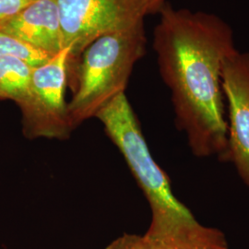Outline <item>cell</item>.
<instances>
[{
    "instance_id": "cell-1",
    "label": "cell",
    "mask_w": 249,
    "mask_h": 249,
    "mask_svg": "<svg viewBox=\"0 0 249 249\" xmlns=\"http://www.w3.org/2000/svg\"><path fill=\"white\" fill-rule=\"evenodd\" d=\"M153 47L171 91L178 129L196 158L227 161L223 64L237 50L231 27L220 16L165 3L159 10Z\"/></svg>"
},
{
    "instance_id": "cell-2",
    "label": "cell",
    "mask_w": 249,
    "mask_h": 249,
    "mask_svg": "<svg viewBox=\"0 0 249 249\" xmlns=\"http://www.w3.org/2000/svg\"><path fill=\"white\" fill-rule=\"evenodd\" d=\"M95 117L122 153L149 203L151 219L143 234L146 240L161 249H215L226 243L223 231L201 224L174 195L169 178L153 159L124 92Z\"/></svg>"
},
{
    "instance_id": "cell-3",
    "label": "cell",
    "mask_w": 249,
    "mask_h": 249,
    "mask_svg": "<svg viewBox=\"0 0 249 249\" xmlns=\"http://www.w3.org/2000/svg\"><path fill=\"white\" fill-rule=\"evenodd\" d=\"M146 42L143 18L100 36L82 51L72 80L73 97L68 104L72 130L124 93L135 64L145 54Z\"/></svg>"
},
{
    "instance_id": "cell-4",
    "label": "cell",
    "mask_w": 249,
    "mask_h": 249,
    "mask_svg": "<svg viewBox=\"0 0 249 249\" xmlns=\"http://www.w3.org/2000/svg\"><path fill=\"white\" fill-rule=\"evenodd\" d=\"M71 45L64 47L45 64L33 68L26 99L18 105L22 131L29 140L64 141L72 128L65 101Z\"/></svg>"
},
{
    "instance_id": "cell-5",
    "label": "cell",
    "mask_w": 249,
    "mask_h": 249,
    "mask_svg": "<svg viewBox=\"0 0 249 249\" xmlns=\"http://www.w3.org/2000/svg\"><path fill=\"white\" fill-rule=\"evenodd\" d=\"M64 47L71 45V60L100 36L145 18L139 0H56Z\"/></svg>"
},
{
    "instance_id": "cell-6",
    "label": "cell",
    "mask_w": 249,
    "mask_h": 249,
    "mask_svg": "<svg viewBox=\"0 0 249 249\" xmlns=\"http://www.w3.org/2000/svg\"><path fill=\"white\" fill-rule=\"evenodd\" d=\"M222 86L227 119V162L249 188V52L237 49L226 58Z\"/></svg>"
},
{
    "instance_id": "cell-7",
    "label": "cell",
    "mask_w": 249,
    "mask_h": 249,
    "mask_svg": "<svg viewBox=\"0 0 249 249\" xmlns=\"http://www.w3.org/2000/svg\"><path fill=\"white\" fill-rule=\"evenodd\" d=\"M0 32L53 55L64 48L56 0H36L15 16L0 21Z\"/></svg>"
},
{
    "instance_id": "cell-8",
    "label": "cell",
    "mask_w": 249,
    "mask_h": 249,
    "mask_svg": "<svg viewBox=\"0 0 249 249\" xmlns=\"http://www.w3.org/2000/svg\"><path fill=\"white\" fill-rule=\"evenodd\" d=\"M32 70L26 63L0 55V99L21 104L28 95Z\"/></svg>"
},
{
    "instance_id": "cell-9",
    "label": "cell",
    "mask_w": 249,
    "mask_h": 249,
    "mask_svg": "<svg viewBox=\"0 0 249 249\" xmlns=\"http://www.w3.org/2000/svg\"><path fill=\"white\" fill-rule=\"evenodd\" d=\"M0 55L10 56L36 68L47 62L53 54L16 37L0 32Z\"/></svg>"
},
{
    "instance_id": "cell-10",
    "label": "cell",
    "mask_w": 249,
    "mask_h": 249,
    "mask_svg": "<svg viewBox=\"0 0 249 249\" xmlns=\"http://www.w3.org/2000/svg\"><path fill=\"white\" fill-rule=\"evenodd\" d=\"M105 249H161L150 244L143 235L124 233L110 243Z\"/></svg>"
},
{
    "instance_id": "cell-11",
    "label": "cell",
    "mask_w": 249,
    "mask_h": 249,
    "mask_svg": "<svg viewBox=\"0 0 249 249\" xmlns=\"http://www.w3.org/2000/svg\"><path fill=\"white\" fill-rule=\"evenodd\" d=\"M36 0H0V21L8 19Z\"/></svg>"
},
{
    "instance_id": "cell-12",
    "label": "cell",
    "mask_w": 249,
    "mask_h": 249,
    "mask_svg": "<svg viewBox=\"0 0 249 249\" xmlns=\"http://www.w3.org/2000/svg\"><path fill=\"white\" fill-rule=\"evenodd\" d=\"M145 15L159 12L161 7L166 3L165 0H139Z\"/></svg>"
}]
</instances>
